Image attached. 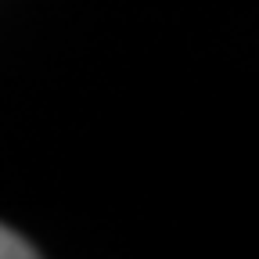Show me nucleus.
Returning <instances> with one entry per match:
<instances>
[{
    "label": "nucleus",
    "mask_w": 259,
    "mask_h": 259,
    "mask_svg": "<svg viewBox=\"0 0 259 259\" xmlns=\"http://www.w3.org/2000/svg\"><path fill=\"white\" fill-rule=\"evenodd\" d=\"M32 255H36V248L25 238H18L8 227H0V259H32Z\"/></svg>",
    "instance_id": "nucleus-1"
}]
</instances>
